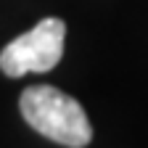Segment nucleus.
I'll list each match as a JSON object with an SVG mask.
<instances>
[{
	"instance_id": "1",
	"label": "nucleus",
	"mask_w": 148,
	"mask_h": 148,
	"mask_svg": "<svg viewBox=\"0 0 148 148\" xmlns=\"http://www.w3.org/2000/svg\"><path fill=\"white\" fill-rule=\"evenodd\" d=\"M18 108L32 130L66 148H85L92 140V127L85 108L71 95L50 85H32L21 92Z\"/></svg>"
},
{
	"instance_id": "2",
	"label": "nucleus",
	"mask_w": 148,
	"mask_h": 148,
	"mask_svg": "<svg viewBox=\"0 0 148 148\" xmlns=\"http://www.w3.org/2000/svg\"><path fill=\"white\" fill-rule=\"evenodd\" d=\"M64 37L66 24L56 16H48L3 48L0 69L5 77H24L29 71H50L64 56Z\"/></svg>"
}]
</instances>
